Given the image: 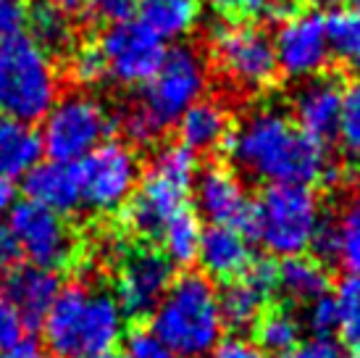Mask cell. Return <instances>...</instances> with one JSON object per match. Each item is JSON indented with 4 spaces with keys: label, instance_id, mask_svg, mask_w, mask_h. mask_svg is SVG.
Listing matches in <instances>:
<instances>
[{
    "label": "cell",
    "instance_id": "cell-28",
    "mask_svg": "<svg viewBox=\"0 0 360 358\" xmlns=\"http://www.w3.org/2000/svg\"><path fill=\"white\" fill-rule=\"evenodd\" d=\"M331 298L337 303V332L342 342L360 353V274H345Z\"/></svg>",
    "mask_w": 360,
    "mask_h": 358
},
{
    "label": "cell",
    "instance_id": "cell-31",
    "mask_svg": "<svg viewBox=\"0 0 360 358\" xmlns=\"http://www.w3.org/2000/svg\"><path fill=\"white\" fill-rule=\"evenodd\" d=\"M337 137L350 156H360V80L352 82L342 95Z\"/></svg>",
    "mask_w": 360,
    "mask_h": 358
},
{
    "label": "cell",
    "instance_id": "cell-20",
    "mask_svg": "<svg viewBox=\"0 0 360 358\" xmlns=\"http://www.w3.org/2000/svg\"><path fill=\"white\" fill-rule=\"evenodd\" d=\"M179 130V145L198 153H213L226 145L231 135L229 111L221 106L219 100L200 98L195 106L184 111L176 121Z\"/></svg>",
    "mask_w": 360,
    "mask_h": 358
},
{
    "label": "cell",
    "instance_id": "cell-48",
    "mask_svg": "<svg viewBox=\"0 0 360 358\" xmlns=\"http://www.w3.org/2000/svg\"><path fill=\"white\" fill-rule=\"evenodd\" d=\"M305 3H313V6H331V3H337V0H305Z\"/></svg>",
    "mask_w": 360,
    "mask_h": 358
},
{
    "label": "cell",
    "instance_id": "cell-53",
    "mask_svg": "<svg viewBox=\"0 0 360 358\" xmlns=\"http://www.w3.org/2000/svg\"><path fill=\"white\" fill-rule=\"evenodd\" d=\"M45 358H48V356H45Z\"/></svg>",
    "mask_w": 360,
    "mask_h": 358
},
{
    "label": "cell",
    "instance_id": "cell-30",
    "mask_svg": "<svg viewBox=\"0 0 360 358\" xmlns=\"http://www.w3.org/2000/svg\"><path fill=\"white\" fill-rule=\"evenodd\" d=\"M337 264L347 274H360V200L342 211V216L337 219Z\"/></svg>",
    "mask_w": 360,
    "mask_h": 358
},
{
    "label": "cell",
    "instance_id": "cell-25",
    "mask_svg": "<svg viewBox=\"0 0 360 358\" xmlns=\"http://www.w3.org/2000/svg\"><path fill=\"white\" fill-rule=\"evenodd\" d=\"M219 309L224 327L242 332V329H252L258 324V319L263 316V309H266V298L240 277L224 285V290L219 292Z\"/></svg>",
    "mask_w": 360,
    "mask_h": 358
},
{
    "label": "cell",
    "instance_id": "cell-23",
    "mask_svg": "<svg viewBox=\"0 0 360 358\" xmlns=\"http://www.w3.org/2000/svg\"><path fill=\"white\" fill-rule=\"evenodd\" d=\"M329 290V271L308 256H292L279 264V292L290 303L308 306Z\"/></svg>",
    "mask_w": 360,
    "mask_h": 358
},
{
    "label": "cell",
    "instance_id": "cell-43",
    "mask_svg": "<svg viewBox=\"0 0 360 358\" xmlns=\"http://www.w3.org/2000/svg\"><path fill=\"white\" fill-rule=\"evenodd\" d=\"M19 259L21 250L16 237H13V232L8 229V224H0V279L19 266Z\"/></svg>",
    "mask_w": 360,
    "mask_h": 358
},
{
    "label": "cell",
    "instance_id": "cell-2",
    "mask_svg": "<svg viewBox=\"0 0 360 358\" xmlns=\"http://www.w3.org/2000/svg\"><path fill=\"white\" fill-rule=\"evenodd\" d=\"M124 319L116 295L87 282H74L60 288L42 321L45 345L53 358L103 356L124 338Z\"/></svg>",
    "mask_w": 360,
    "mask_h": 358
},
{
    "label": "cell",
    "instance_id": "cell-47",
    "mask_svg": "<svg viewBox=\"0 0 360 358\" xmlns=\"http://www.w3.org/2000/svg\"><path fill=\"white\" fill-rule=\"evenodd\" d=\"M213 3H216V6H221V8H224V11H229V8H231V3H234V0H213Z\"/></svg>",
    "mask_w": 360,
    "mask_h": 358
},
{
    "label": "cell",
    "instance_id": "cell-40",
    "mask_svg": "<svg viewBox=\"0 0 360 358\" xmlns=\"http://www.w3.org/2000/svg\"><path fill=\"white\" fill-rule=\"evenodd\" d=\"M337 248H340V235H337V219H321L316 235L310 240V248L316 261H337Z\"/></svg>",
    "mask_w": 360,
    "mask_h": 358
},
{
    "label": "cell",
    "instance_id": "cell-36",
    "mask_svg": "<svg viewBox=\"0 0 360 358\" xmlns=\"http://www.w3.org/2000/svg\"><path fill=\"white\" fill-rule=\"evenodd\" d=\"M30 11V0H0V42L24 35Z\"/></svg>",
    "mask_w": 360,
    "mask_h": 358
},
{
    "label": "cell",
    "instance_id": "cell-3",
    "mask_svg": "<svg viewBox=\"0 0 360 358\" xmlns=\"http://www.w3.org/2000/svg\"><path fill=\"white\" fill-rule=\"evenodd\" d=\"M208 85L205 58L190 45L166 50L160 69L155 71L140 98L121 116V130L137 145H150L176 124L184 111L202 98Z\"/></svg>",
    "mask_w": 360,
    "mask_h": 358
},
{
    "label": "cell",
    "instance_id": "cell-16",
    "mask_svg": "<svg viewBox=\"0 0 360 358\" xmlns=\"http://www.w3.org/2000/svg\"><path fill=\"white\" fill-rule=\"evenodd\" d=\"M345 87L337 77H313L292 98V116L297 130L326 145L337 135Z\"/></svg>",
    "mask_w": 360,
    "mask_h": 358
},
{
    "label": "cell",
    "instance_id": "cell-1",
    "mask_svg": "<svg viewBox=\"0 0 360 358\" xmlns=\"http://www.w3.org/2000/svg\"><path fill=\"white\" fill-rule=\"evenodd\" d=\"M224 150L237 169L266 185H313L331 169L326 145L276 109L250 113L231 130Z\"/></svg>",
    "mask_w": 360,
    "mask_h": 358
},
{
    "label": "cell",
    "instance_id": "cell-52",
    "mask_svg": "<svg viewBox=\"0 0 360 358\" xmlns=\"http://www.w3.org/2000/svg\"><path fill=\"white\" fill-rule=\"evenodd\" d=\"M350 358H360V353H355V356H350Z\"/></svg>",
    "mask_w": 360,
    "mask_h": 358
},
{
    "label": "cell",
    "instance_id": "cell-34",
    "mask_svg": "<svg viewBox=\"0 0 360 358\" xmlns=\"http://www.w3.org/2000/svg\"><path fill=\"white\" fill-rule=\"evenodd\" d=\"M124 358H179L153 329H131L127 335Z\"/></svg>",
    "mask_w": 360,
    "mask_h": 358
},
{
    "label": "cell",
    "instance_id": "cell-22",
    "mask_svg": "<svg viewBox=\"0 0 360 358\" xmlns=\"http://www.w3.org/2000/svg\"><path fill=\"white\" fill-rule=\"evenodd\" d=\"M137 16L145 30H150L158 40H181L187 37L200 19L198 0H140Z\"/></svg>",
    "mask_w": 360,
    "mask_h": 358
},
{
    "label": "cell",
    "instance_id": "cell-21",
    "mask_svg": "<svg viewBox=\"0 0 360 358\" xmlns=\"http://www.w3.org/2000/svg\"><path fill=\"white\" fill-rule=\"evenodd\" d=\"M40 132L27 121L0 113V177H27L42 159Z\"/></svg>",
    "mask_w": 360,
    "mask_h": 358
},
{
    "label": "cell",
    "instance_id": "cell-27",
    "mask_svg": "<svg viewBox=\"0 0 360 358\" xmlns=\"http://www.w3.org/2000/svg\"><path fill=\"white\" fill-rule=\"evenodd\" d=\"M30 30L32 40L48 53H63L74 45V24L69 13L51 3H42L30 11Z\"/></svg>",
    "mask_w": 360,
    "mask_h": 358
},
{
    "label": "cell",
    "instance_id": "cell-45",
    "mask_svg": "<svg viewBox=\"0 0 360 358\" xmlns=\"http://www.w3.org/2000/svg\"><path fill=\"white\" fill-rule=\"evenodd\" d=\"M13 200H16V187H13V182L6 177H0V216H3V214H11Z\"/></svg>",
    "mask_w": 360,
    "mask_h": 358
},
{
    "label": "cell",
    "instance_id": "cell-9",
    "mask_svg": "<svg viewBox=\"0 0 360 358\" xmlns=\"http://www.w3.org/2000/svg\"><path fill=\"white\" fill-rule=\"evenodd\" d=\"M82 203L95 214L124 209L140 185V159L131 145L105 140L77 163Z\"/></svg>",
    "mask_w": 360,
    "mask_h": 358
},
{
    "label": "cell",
    "instance_id": "cell-24",
    "mask_svg": "<svg viewBox=\"0 0 360 358\" xmlns=\"http://www.w3.org/2000/svg\"><path fill=\"white\" fill-rule=\"evenodd\" d=\"M202 224L198 214L190 209L179 211L176 216L166 221V227L160 229V245L163 256L171 261V266H190L192 261H198V248H200Z\"/></svg>",
    "mask_w": 360,
    "mask_h": 358
},
{
    "label": "cell",
    "instance_id": "cell-29",
    "mask_svg": "<svg viewBox=\"0 0 360 358\" xmlns=\"http://www.w3.org/2000/svg\"><path fill=\"white\" fill-rule=\"evenodd\" d=\"M326 42L334 56L347 61H358L360 56V16L350 8H334L323 16Z\"/></svg>",
    "mask_w": 360,
    "mask_h": 358
},
{
    "label": "cell",
    "instance_id": "cell-51",
    "mask_svg": "<svg viewBox=\"0 0 360 358\" xmlns=\"http://www.w3.org/2000/svg\"><path fill=\"white\" fill-rule=\"evenodd\" d=\"M355 63H358V69H360V56H358V61H355Z\"/></svg>",
    "mask_w": 360,
    "mask_h": 358
},
{
    "label": "cell",
    "instance_id": "cell-38",
    "mask_svg": "<svg viewBox=\"0 0 360 358\" xmlns=\"http://www.w3.org/2000/svg\"><path fill=\"white\" fill-rule=\"evenodd\" d=\"M229 11L242 16L245 24H252V21L274 19V16L281 19V13L287 11V3L284 0H234Z\"/></svg>",
    "mask_w": 360,
    "mask_h": 358
},
{
    "label": "cell",
    "instance_id": "cell-17",
    "mask_svg": "<svg viewBox=\"0 0 360 358\" xmlns=\"http://www.w3.org/2000/svg\"><path fill=\"white\" fill-rule=\"evenodd\" d=\"M60 292V279L51 268L34 266H16L3 277L0 295L19 311L27 324H42L48 311Z\"/></svg>",
    "mask_w": 360,
    "mask_h": 358
},
{
    "label": "cell",
    "instance_id": "cell-26",
    "mask_svg": "<svg viewBox=\"0 0 360 358\" xmlns=\"http://www.w3.org/2000/svg\"><path fill=\"white\" fill-rule=\"evenodd\" d=\"M252 329H255V345L271 356H284L300 345L302 324L295 314L284 309L263 311V316Z\"/></svg>",
    "mask_w": 360,
    "mask_h": 358
},
{
    "label": "cell",
    "instance_id": "cell-6",
    "mask_svg": "<svg viewBox=\"0 0 360 358\" xmlns=\"http://www.w3.org/2000/svg\"><path fill=\"white\" fill-rule=\"evenodd\" d=\"M321 219L319 195L310 185H266L252 200L248 235L271 256L292 259L310 248Z\"/></svg>",
    "mask_w": 360,
    "mask_h": 358
},
{
    "label": "cell",
    "instance_id": "cell-7",
    "mask_svg": "<svg viewBox=\"0 0 360 358\" xmlns=\"http://www.w3.org/2000/svg\"><path fill=\"white\" fill-rule=\"evenodd\" d=\"M58 71L51 53L27 35L0 42V113L42 121L58 100Z\"/></svg>",
    "mask_w": 360,
    "mask_h": 358
},
{
    "label": "cell",
    "instance_id": "cell-12",
    "mask_svg": "<svg viewBox=\"0 0 360 358\" xmlns=\"http://www.w3.org/2000/svg\"><path fill=\"white\" fill-rule=\"evenodd\" d=\"M98 50L105 74L124 87H145L163 63L166 45L140 21H124L103 32Z\"/></svg>",
    "mask_w": 360,
    "mask_h": 358
},
{
    "label": "cell",
    "instance_id": "cell-49",
    "mask_svg": "<svg viewBox=\"0 0 360 358\" xmlns=\"http://www.w3.org/2000/svg\"><path fill=\"white\" fill-rule=\"evenodd\" d=\"M350 11L360 16V0H350Z\"/></svg>",
    "mask_w": 360,
    "mask_h": 358
},
{
    "label": "cell",
    "instance_id": "cell-39",
    "mask_svg": "<svg viewBox=\"0 0 360 358\" xmlns=\"http://www.w3.org/2000/svg\"><path fill=\"white\" fill-rule=\"evenodd\" d=\"M24 329H27V321L21 319V314L11 306L8 300L0 295V353H6L11 345H16L21 338H27Z\"/></svg>",
    "mask_w": 360,
    "mask_h": 358
},
{
    "label": "cell",
    "instance_id": "cell-14",
    "mask_svg": "<svg viewBox=\"0 0 360 358\" xmlns=\"http://www.w3.org/2000/svg\"><path fill=\"white\" fill-rule=\"evenodd\" d=\"M171 285H174V266L160 250H129L116 274V300L124 316H153V311L158 309Z\"/></svg>",
    "mask_w": 360,
    "mask_h": 358
},
{
    "label": "cell",
    "instance_id": "cell-13",
    "mask_svg": "<svg viewBox=\"0 0 360 358\" xmlns=\"http://www.w3.org/2000/svg\"><path fill=\"white\" fill-rule=\"evenodd\" d=\"M276 66L290 80H313L329 66L331 50L319 11H300L284 16L274 37Z\"/></svg>",
    "mask_w": 360,
    "mask_h": 358
},
{
    "label": "cell",
    "instance_id": "cell-42",
    "mask_svg": "<svg viewBox=\"0 0 360 358\" xmlns=\"http://www.w3.org/2000/svg\"><path fill=\"white\" fill-rule=\"evenodd\" d=\"M208 358H266V353L245 338H229L221 340L216 348L210 350Z\"/></svg>",
    "mask_w": 360,
    "mask_h": 358
},
{
    "label": "cell",
    "instance_id": "cell-44",
    "mask_svg": "<svg viewBox=\"0 0 360 358\" xmlns=\"http://www.w3.org/2000/svg\"><path fill=\"white\" fill-rule=\"evenodd\" d=\"M3 358H45V356H42V348L37 340L21 338L16 345H11V348L3 353Z\"/></svg>",
    "mask_w": 360,
    "mask_h": 358
},
{
    "label": "cell",
    "instance_id": "cell-32",
    "mask_svg": "<svg viewBox=\"0 0 360 358\" xmlns=\"http://www.w3.org/2000/svg\"><path fill=\"white\" fill-rule=\"evenodd\" d=\"M69 71L71 80L79 82V85H95L98 80L105 77V63L98 45H79V48L71 53L69 58Z\"/></svg>",
    "mask_w": 360,
    "mask_h": 358
},
{
    "label": "cell",
    "instance_id": "cell-35",
    "mask_svg": "<svg viewBox=\"0 0 360 358\" xmlns=\"http://www.w3.org/2000/svg\"><path fill=\"white\" fill-rule=\"evenodd\" d=\"M242 279H245L252 290H258L263 298L269 300L271 295L279 290V264H276V261H271L269 256L252 259L250 266L245 268Z\"/></svg>",
    "mask_w": 360,
    "mask_h": 358
},
{
    "label": "cell",
    "instance_id": "cell-50",
    "mask_svg": "<svg viewBox=\"0 0 360 358\" xmlns=\"http://www.w3.org/2000/svg\"><path fill=\"white\" fill-rule=\"evenodd\" d=\"M95 358H124V356H119L116 350H110V353H103V356H95Z\"/></svg>",
    "mask_w": 360,
    "mask_h": 358
},
{
    "label": "cell",
    "instance_id": "cell-41",
    "mask_svg": "<svg viewBox=\"0 0 360 358\" xmlns=\"http://www.w3.org/2000/svg\"><path fill=\"white\" fill-rule=\"evenodd\" d=\"M276 358H347V356H345V350H342L334 340L313 338V340H308V342H300V345L292 348L290 353L276 356Z\"/></svg>",
    "mask_w": 360,
    "mask_h": 358
},
{
    "label": "cell",
    "instance_id": "cell-4",
    "mask_svg": "<svg viewBox=\"0 0 360 358\" xmlns=\"http://www.w3.org/2000/svg\"><path fill=\"white\" fill-rule=\"evenodd\" d=\"M150 329L179 358H208L224 335L219 292L210 279L192 271L174 279L153 311Z\"/></svg>",
    "mask_w": 360,
    "mask_h": 358
},
{
    "label": "cell",
    "instance_id": "cell-37",
    "mask_svg": "<svg viewBox=\"0 0 360 358\" xmlns=\"http://www.w3.org/2000/svg\"><path fill=\"white\" fill-rule=\"evenodd\" d=\"M137 6H140V0H90L87 3L92 19L103 21L108 27L131 21V16L137 13Z\"/></svg>",
    "mask_w": 360,
    "mask_h": 358
},
{
    "label": "cell",
    "instance_id": "cell-19",
    "mask_svg": "<svg viewBox=\"0 0 360 358\" xmlns=\"http://www.w3.org/2000/svg\"><path fill=\"white\" fill-rule=\"evenodd\" d=\"M24 192L27 200L37 203L42 209H51L60 216L82 206L79 174L74 163H60V161H45L24 177Z\"/></svg>",
    "mask_w": 360,
    "mask_h": 358
},
{
    "label": "cell",
    "instance_id": "cell-5",
    "mask_svg": "<svg viewBox=\"0 0 360 358\" xmlns=\"http://www.w3.org/2000/svg\"><path fill=\"white\" fill-rule=\"evenodd\" d=\"M198 177V156L184 145H160L150 159V169L140 177L127 203V224L131 232L158 237L171 216L187 209V198Z\"/></svg>",
    "mask_w": 360,
    "mask_h": 358
},
{
    "label": "cell",
    "instance_id": "cell-33",
    "mask_svg": "<svg viewBox=\"0 0 360 358\" xmlns=\"http://www.w3.org/2000/svg\"><path fill=\"white\" fill-rule=\"evenodd\" d=\"M337 303L331 295H321L319 300H313L305 306V327L313 338L319 340H329L331 332H337Z\"/></svg>",
    "mask_w": 360,
    "mask_h": 358
},
{
    "label": "cell",
    "instance_id": "cell-15",
    "mask_svg": "<svg viewBox=\"0 0 360 358\" xmlns=\"http://www.w3.org/2000/svg\"><path fill=\"white\" fill-rule=\"evenodd\" d=\"M195 206L202 219L216 227H231L248 235L252 219V200L245 185L229 166L208 163L192 185Z\"/></svg>",
    "mask_w": 360,
    "mask_h": 358
},
{
    "label": "cell",
    "instance_id": "cell-46",
    "mask_svg": "<svg viewBox=\"0 0 360 358\" xmlns=\"http://www.w3.org/2000/svg\"><path fill=\"white\" fill-rule=\"evenodd\" d=\"M45 3H51V6H56V8L71 13V11H82L90 0H45Z\"/></svg>",
    "mask_w": 360,
    "mask_h": 358
},
{
    "label": "cell",
    "instance_id": "cell-18",
    "mask_svg": "<svg viewBox=\"0 0 360 358\" xmlns=\"http://www.w3.org/2000/svg\"><path fill=\"white\" fill-rule=\"evenodd\" d=\"M198 261H200L202 271H205L202 277L221 279V282L240 279L252 261L248 235L240 232V229L216 227V224L202 227Z\"/></svg>",
    "mask_w": 360,
    "mask_h": 358
},
{
    "label": "cell",
    "instance_id": "cell-10",
    "mask_svg": "<svg viewBox=\"0 0 360 358\" xmlns=\"http://www.w3.org/2000/svg\"><path fill=\"white\" fill-rule=\"evenodd\" d=\"M213 58L234 85L260 92L276 80L274 40L258 24H224L213 32Z\"/></svg>",
    "mask_w": 360,
    "mask_h": 358
},
{
    "label": "cell",
    "instance_id": "cell-11",
    "mask_svg": "<svg viewBox=\"0 0 360 358\" xmlns=\"http://www.w3.org/2000/svg\"><path fill=\"white\" fill-rule=\"evenodd\" d=\"M8 229L19 242L21 256H27L34 266L58 271L69 266L77 256V235L66 216L42 209L32 200L13 203Z\"/></svg>",
    "mask_w": 360,
    "mask_h": 358
},
{
    "label": "cell",
    "instance_id": "cell-8",
    "mask_svg": "<svg viewBox=\"0 0 360 358\" xmlns=\"http://www.w3.org/2000/svg\"><path fill=\"white\" fill-rule=\"evenodd\" d=\"M113 130V119L101 100L84 92H69L53 103L42 119V150L51 161L79 163L84 156L103 145Z\"/></svg>",
    "mask_w": 360,
    "mask_h": 358
}]
</instances>
